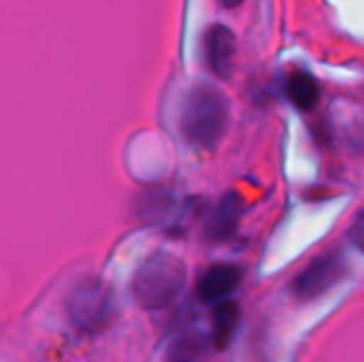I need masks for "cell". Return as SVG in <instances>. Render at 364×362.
Masks as SVG:
<instances>
[{
    "label": "cell",
    "mask_w": 364,
    "mask_h": 362,
    "mask_svg": "<svg viewBox=\"0 0 364 362\" xmlns=\"http://www.w3.org/2000/svg\"><path fill=\"white\" fill-rule=\"evenodd\" d=\"M241 280H243L241 267L226 265V262L213 265V267H209L198 277V282H196V297L205 305H211V303L218 305V303L226 301L228 294L239 288Z\"/></svg>",
    "instance_id": "cell-5"
},
{
    "label": "cell",
    "mask_w": 364,
    "mask_h": 362,
    "mask_svg": "<svg viewBox=\"0 0 364 362\" xmlns=\"http://www.w3.org/2000/svg\"><path fill=\"white\" fill-rule=\"evenodd\" d=\"M230 107L224 92L209 83L194 85L181 109V132L194 147L215 149L228 130Z\"/></svg>",
    "instance_id": "cell-1"
},
{
    "label": "cell",
    "mask_w": 364,
    "mask_h": 362,
    "mask_svg": "<svg viewBox=\"0 0 364 362\" xmlns=\"http://www.w3.org/2000/svg\"><path fill=\"white\" fill-rule=\"evenodd\" d=\"M346 275H348V262L343 254L333 252L320 256L307 269H303L292 284V292L301 301H314L326 294L328 290H333L337 284H341Z\"/></svg>",
    "instance_id": "cell-4"
},
{
    "label": "cell",
    "mask_w": 364,
    "mask_h": 362,
    "mask_svg": "<svg viewBox=\"0 0 364 362\" xmlns=\"http://www.w3.org/2000/svg\"><path fill=\"white\" fill-rule=\"evenodd\" d=\"M186 286V265L168 252L151 254L132 277V297L145 312L171 307Z\"/></svg>",
    "instance_id": "cell-2"
},
{
    "label": "cell",
    "mask_w": 364,
    "mask_h": 362,
    "mask_svg": "<svg viewBox=\"0 0 364 362\" xmlns=\"http://www.w3.org/2000/svg\"><path fill=\"white\" fill-rule=\"evenodd\" d=\"M237 53V38L224 23H215L205 34V60L211 73L220 79H228L232 73Z\"/></svg>",
    "instance_id": "cell-6"
},
{
    "label": "cell",
    "mask_w": 364,
    "mask_h": 362,
    "mask_svg": "<svg viewBox=\"0 0 364 362\" xmlns=\"http://www.w3.org/2000/svg\"><path fill=\"white\" fill-rule=\"evenodd\" d=\"M224 6H228V9H237V6H241L243 4V0H220Z\"/></svg>",
    "instance_id": "cell-11"
},
{
    "label": "cell",
    "mask_w": 364,
    "mask_h": 362,
    "mask_svg": "<svg viewBox=\"0 0 364 362\" xmlns=\"http://www.w3.org/2000/svg\"><path fill=\"white\" fill-rule=\"evenodd\" d=\"M115 309L113 290L98 277L79 280L66 297L68 322L87 335L105 331L113 322Z\"/></svg>",
    "instance_id": "cell-3"
},
{
    "label": "cell",
    "mask_w": 364,
    "mask_h": 362,
    "mask_svg": "<svg viewBox=\"0 0 364 362\" xmlns=\"http://www.w3.org/2000/svg\"><path fill=\"white\" fill-rule=\"evenodd\" d=\"M241 215H243V198L237 192L224 194L207 220V230H205L207 239H211L213 243L228 241L237 233Z\"/></svg>",
    "instance_id": "cell-7"
},
{
    "label": "cell",
    "mask_w": 364,
    "mask_h": 362,
    "mask_svg": "<svg viewBox=\"0 0 364 362\" xmlns=\"http://www.w3.org/2000/svg\"><path fill=\"white\" fill-rule=\"evenodd\" d=\"M348 237H350V243H352L358 252H363L364 254V211L354 220V224L350 226Z\"/></svg>",
    "instance_id": "cell-10"
},
{
    "label": "cell",
    "mask_w": 364,
    "mask_h": 362,
    "mask_svg": "<svg viewBox=\"0 0 364 362\" xmlns=\"http://www.w3.org/2000/svg\"><path fill=\"white\" fill-rule=\"evenodd\" d=\"M286 92H288V98L292 100V105L299 107L301 111L314 109L320 100V85H318L316 77H311L305 70H294L288 77Z\"/></svg>",
    "instance_id": "cell-9"
},
{
    "label": "cell",
    "mask_w": 364,
    "mask_h": 362,
    "mask_svg": "<svg viewBox=\"0 0 364 362\" xmlns=\"http://www.w3.org/2000/svg\"><path fill=\"white\" fill-rule=\"evenodd\" d=\"M241 322V309L235 301H222L215 305L211 316V339L218 350H226L235 339Z\"/></svg>",
    "instance_id": "cell-8"
}]
</instances>
